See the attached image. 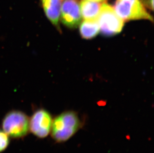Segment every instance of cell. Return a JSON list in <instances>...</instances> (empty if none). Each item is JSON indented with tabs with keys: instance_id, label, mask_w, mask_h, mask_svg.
I'll return each instance as SVG.
<instances>
[{
	"instance_id": "obj_1",
	"label": "cell",
	"mask_w": 154,
	"mask_h": 153,
	"mask_svg": "<svg viewBox=\"0 0 154 153\" xmlns=\"http://www.w3.org/2000/svg\"><path fill=\"white\" fill-rule=\"evenodd\" d=\"M82 127L77 113L66 111L56 116L52 121L51 137L57 143H64L72 137Z\"/></svg>"
},
{
	"instance_id": "obj_10",
	"label": "cell",
	"mask_w": 154,
	"mask_h": 153,
	"mask_svg": "<svg viewBox=\"0 0 154 153\" xmlns=\"http://www.w3.org/2000/svg\"><path fill=\"white\" fill-rule=\"evenodd\" d=\"M9 136L3 130L0 129V153L5 150L9 146Z\"/></svg>"
},
{
	"instance_id": "obj_5",
	"label": "cell",
	"mask_w": 154,
	"mask_h": 153,
	"mask_svg": "<svg viewBox=\"0 0 154 153\" xmlns=\"http://www.w3.org/2000/svg\"><path fill=\"white\" fill-rule=\"evenodd\" d=\"M52 121V116L48 111L39 109L35 111L29 120V129L37 137L45 138L51 133Z\"/></svg>"
},
{
	"instance_id": "obj_8",
	"label": "cell",
	"mask_w": 154,
	"mask_h": 153,
	"mask_svg": "<svg viewBox=\"0 0 154 153\" xmlns=\"http://www.w3.org/2000/svg\"><path fill=\"white\" fill-rule=\"evenodd\" d=\"M101 4L91 0H82L80 4L81 14L85 20H97Z\"/></svg>"
},
{
	"instance_id": "obj_4",
	"label": "cell",
	"mask_w": 154,
	"mask_h": 153,
	"mask_svg": "<svg viewBox=\"0 0 154 153\" xmlns=\"http://www.w3.org/2000/svg\"><path fill=\"white\" fill-rule=\"evenodd\" d=\"M114 10L124 21L138 20H153L151 16L140 0H116Z\"/></svg>"
},
{
	"instance_id": "obj_2",
	"label": "cell",
	"mask_w": 154,
	"mask_h": 153,
	"mask_svg": "<svg viewBox=\"0 0 154 153\" xmlns=\"http://www.w3.org/2000/svg\"><path fill=\"white\" fill-rule=\"evenodd\" d=\"M3 131L11 137L20 138L29 131V119L25 113L13 110L8 113L2 122Z\"/></svg>"
},
{
	"instance_id": "obj_12",
	"label": "cell",
	"mask_w": 154,
	"mask_h": 153,
	"mask_svg": "<svg viewBox=\"0 0 154 153\" xmlns=\"http://www.w3.org/2000/svg\"><path fill=\"white\" fill-rule=\"evenodd\" d=\"M91 1H93L97 2H100L104 1H105V0H91Z\"/></svg>"
},
{
	"instance_id": "obj_6",
	"label": "cell",
	"mask_w": 154,
	"mask_h": 153,
	"mask_svg": "<svg viewBox=\"0 0 154 153\" xmlns=\"http://www.w3.org/2000/svg\"><path fill=\"white\" fill-rule=\"evenodd\" d=\"M60 16L63 23L66 26L76 28L82 20L79 0H64L61 5Z\"/></svg>"
},
{
	"instance_id": "obj_3",
	"label": "cell",
	"mask_w": 154,
	"mask_h": 153,
	"mask_svg": "<svg viewBox=\"0 0 154 153\" xmlns=\"http://www.w3.org/2000/svg\"><path fill=\"white\" fill-rule=\"evenodd\" d=\"M100 31L105 36H113L119 33L124 21L117 14L114 9L106 3L101 4L97 17Z\"/></svg>"
},
{
	"instance_id": "obj_11",
	"label": "cell",
	"mask_w": 154,
	"mask_h": 153,
	"mask_svg": "<svg viewBox=\"0 0 154 153\" xmlns=\"http://www.w3.org/2000/svg\"><path fill=\"white\" fill-rule=\"evenodd\" d=\"M153 3H154V1L153 0H149V5L151 8V9H153Z\"/></svg>"
},
{
	"instance_id": "obj_9",
	"label": "cell",
	"mask_w": 154,
	"mask_h": 153,
	"mask_svg": "<svg viewBox=\"0 0 154 153\" xmlns=\"http://www.w3.org/2000/svg\"><path fill=\"white\" fill-rule=\"evenodd\" d=\"M100 31L97 20H85L80 26V33L85 39H91L99 33Z\"/></svg>"
},
{
	"instance_id": "obj_7",
	"label": "cell",
	"mask_w": 154,
	"mask_h": 153,
	"mask_svg": "<svg viewBox=\"0 0 154 153\" xmlns=\"http://www.w3.org/2000/svg\"><path fill=\"white\" fill-rule=\"evenodd\" d=\"M45 15L53 25L58 27L60 16L61 0H42Z\"/></svg>"
}]
</instances>
